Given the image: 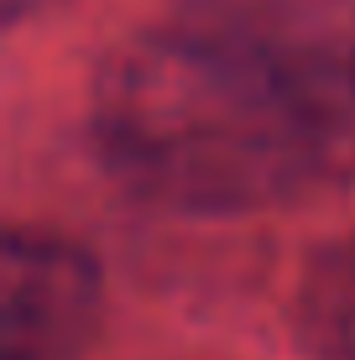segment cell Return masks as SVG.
<instances>
[{"label":"cell","instance_id":"obj_1","mask_svg":"<svg viewBox=\"0 0 355 360\" xmlns=\"http://www.w3.org/2000/svg\"><path fill=\"white\" fill-rule=\"evenodd\" d=\"M89 136L141 204L256 214L355 172V89L183 6L100 68Z\"/></svg>","mask_w":355,"mask_h":360},{"label":"cell","instance_id":"obj_2","mask_svg":"<svg viewBox=\"0 0 355 360\" xmlns=\"http://www.w3.org/2000/svg\"><path fill=\"white\" fill-rule=\"evenodd\" d=\"M105 303L100 262L53 230H6L0 251V360H68L89 345Z\"/></svg>","mask_w":355,"mask_h":360},{"label":"cell","instance_id":"obj_3","mask_svg":"<svg viewBox=\"0 0 355 360\" xmlns=\"http://www.w3.org/2000/svg\"><path fill=\"white\" fill-rule=\"evenodd\" d=\"M292 329L314 360H355V235L324 240L303 262Z\"/></svg>","mask_w":355,"mask_h":360}]
</instances>
